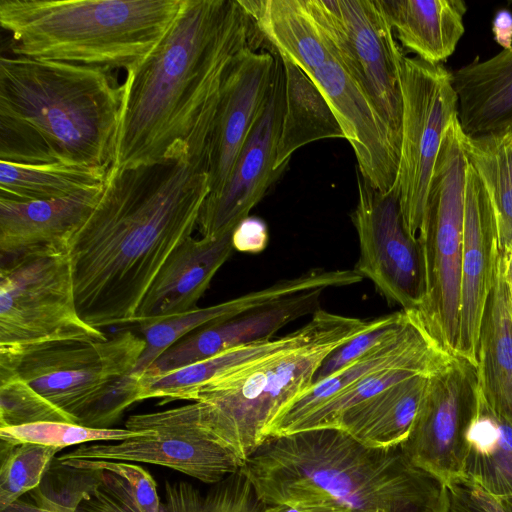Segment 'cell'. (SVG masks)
Segmentation results:
<instances>
[{"instance_id":"cell-42","label":"cell","mask_w":512,"mask_h":512,"mask_svg":"<svg viewBox=\"0 0 512 512\" xmlns=\"http://www.w3.org/2000/svg\"><path fill=\"white\" fill-rule=\"evenodd\" d=\"M466 506L471 512H509L506 506L477 485L465 481Z\"/></svg>"},{"instance_id":"cell-6","label":"cell","mask_w":512,"mask_h":512,"mask_svg":"<svg viewBox=\"0 0 512 512\" xmlns=\"http://www.w3.org/2000/svg\"><path fill=\"white\" fill-rule=\"evenodd\" d=\"M183 0H0L16 56L127 71L174 21Z\"/></svg>"},{"instance_id":"cell-38","label":"cell","mask_w":512,"mask_h":512,"mask_svg":"<svg viewBox=\"0 0 512 512\" xmlns=\"http://www.w3.org/2000/svg\"><path fill=\"white\" fill-rule=\"evenodd\" d=\"M411 311L400 310L374 319L373 324L333 350L318 368L313 384L353 363L399 333L409 322ZM312 384V385H313Z\"/></svg>"},{"instance_id":"cell-18","label":"cell","mask_w":512,"mask_h":512,"mask_svg":"<svg viewBox=\"0 0 512 512\" xmlns=\"http://www.w3.org/2000/svg\"><path fill=\"white\" fill-rule=\"evenodd\" d=\"M145 436L116 444L80 445L57 458L141 462L169 467L204 483L216 484L243 463L228 449L197 435L172 429H150Z\"/></svg>"},{"instance_id":"cell-3","label":"cell","mask_w":512,"mask_h":512,"mask_svg":"<svg viewBox=\"0 0 512 512\" xmlns=\"http://www.w3.org/2000/svg\"><path fill=\"white\" fill-rule=\"evenodd\" d=\"M242 470L263 506L298 512H449L450 489L401 444L367 446L338 429L267 438Z\"/></svg>"},{"instance_id":"cell-34","label":"cell","mask_w":512,"mask_h":512,"mask_svg":"<svg viewBox=\"0 0 512 512\" xmlns=\"http://www.w3.org/2000/svg\"><path fill=\"white\" fill-rule=\"evenodd\" d=\"M206 494L185 482L165 483L161 512H261L247 476L240 468Z\"/></svg>"},{"instance_id":"cell-30","label":"cell","mask_w":512,"mask_h":512,"mask_svg":"<svg viewBox=\"0 0 512 512\" xmlns=\"http://www.w3.org/2000/svg\"><path fill=\"white\" fill-rule=\"evenodd\" d=\"M279 57L284 73V107L275 167L285 169L299 148L321 139L345 136L319 88L293 62Z\"/></svg>"},{"instance_id":"cell-45","label":"cell","mask_w":512,"mask_h":512,"mask_svg":"<svg viewBox=\"0 0 512 512\" xmlns=\"http://www.w3.org/2000/svg\"><path fill=\"white\" fill-rule=\"evenodd\" d=\"M261 512H265L264 507H263V510Z\"/></svg>"},{"instance_id":"cell-17","label":"cell","mask_w":512,"mask_h":512,"mask_svg":"<svg viewBox=\"0 0 512 512\" xmlns=\"http://www.w3.org/2000/svg\"><path fill=\"white\" fill-rule=\"evenodd\" d=\"M499 254L497 224L489 194L468 164L456 356L475 367L481 321L494 285Z\"/></svg>"},{"instance_id":"cell-1","label":"cell","mask_w":512,"mask_h":512,"mask_svg":"<svg viewBox=\"0 0 512 512\" xmlns=\"http://www.w3.org/2000/svg\"><path fill=\"white\" fill-rule=\"evenodd\" d=\"M210 144L131 168H109L102 194L69 241L76 307L88 325L134 323L169 255L197 227L210 194Z\"/></svg>"},{"instance_id":"cell-10","label":"cell","mask_w":512,"mask_h":512,"mask_svg":"<svg viewBox=\"0 0 512 512\" xmlns=\"http://www.w3.org/2000/svg\"><path fill=\"white\" fill-rule=\"evenodd\" d=\"M106 339L78 313L68 250L45 247L1 258L0 348Z\"/></svg>"},{"instance_id":"cell-14","label":"cell","mask_w":512,"mask_h":512,"mask_svg":"<svg viewBox=\"0 0 512 512\" xmlns=\"http://www.w3.org/2000/svg\"><path fill=\"white\" fill-rule=\"evenodd\" d=\"M476 367L457 357L432 376L401 447L408 459L450 490L460 485L465 428L476 405Z\"/></svg>"},{"instance_id":"cell-19","label":"cell","mask_w":512,"mask_h":512,"mask_svg":"<svg viewBox=\"0 0 512 512\" xmlns=\"http://www.w3.org/2000/svg\"><path fill=\"white\" fill-rule=\"evenodd\" d=\"M324 291L320 288L299 292L225 322L201 328L172 345L143 375L168 373L231 348L274 338L275 333L288 323L318 310Z\"/></svg>"},{"instance_id":"cell-29","label":"cell","mask_w":512,"mask_h":512,"mask_svg":"<svg viewBox=\"0 0 512 512\" xmlns=\"http://www.w3.org/2000/svg\"><path fill=\"white\" fill-rule=\"evenodd\" d=\"M430 377L400 381L346 411L333 429L371 447H393L408 437Z\"/></svg>"},{"instance_id":"cell-4","label":"cell","mask_w":512,"mask_h":512,"mask_svg":"<svg viewBox=\"0 0 512 512\" xmlns=\"http://www.w3.org/2000/svg\"><path fill=\"white\" fill-rule=\"evenodd\" d=\"M104 67L0 58V161L110 168L123 85Z\"/></svg>"},{"instance_id":"cell-26","label":"cell","mask_w":512,"mask_h":512,"mask_svg":"<svg viewBox=\"0 0 512 512\" xmlns=\"http://www.w3.org/2000/svg\"><path fill=\"white\" fill-rule=\"evenodd\" d=\"M402 46L438 65L455 51L465 32L462 0H379Z\"/></svg>"},{"instance_id":"cell-36","label":"cell","mask_w":512,"mask_h":512,"mask_svg":"<svg viewBox=\"0 0 512 512\" xmlns=\"http://www.w3.org/2000/svg\"><path fill=\"white\" fill-rule=\"evenodd\" d=\"M150 432V430L94 428L67 422H39L0 428V439L8 444L34 443L62 449L92 441H124L148 435Z\"/></svg>"},{"instance_id":"cell-39","label":"cell","mask_w":512,"mask_h":512,"mask_svg":"<svg viewBox=\"0 0 512 512\" xmlns=\"http://www.w3.org/2000/svg\"><path fill=\"white\" fill-rule=\"evenodd\" d=\"M59 462L74 468L113 472L128 482L143 512H161L156 483L153 477L141 466L122 461L100 459H67Z\"/></svg>"},{"instance_id":"cell-12","label":"cell","mask_w":512,"mask_h":512,"mask_svg":"<svg viewBox=\"0 0 512 512\" xmlns=\"http://www.w3.org/2000/svg\"><path fill=\"white\" fill-rule=\"evenodd\" d=\"M341 59L358 78L395 145L401 144L403 57L379 0H306Z\"/></svg>"},{"instance_id":"cell-7","label":"cell","mask_w":512,"mask_h":512,"mask_svg":"<svg viewBox=\"0 0 512 512\" xmlns=\"http://www.w3.org/2000/svg\"><path fill=\"white\" fill-rule=\"evenodd\" d=\"M254 35L298 66L319 88L375 189L396 183L400 151L358 78L348 69L305 0H238Z\"/></svg>"},{"instance_id":"cell-9","label":"cell","mask_w":512,"mask_h":512,"mask_svg":"<svg viewBox=\"0 0 512 512\" xmlns=\"http://www.w3.org/2000/svg\"><path fill=\"white\" fill-rule=\"evenodd\" d=\"M460 134L456 116L443 136L417 235L425 294L416 313L428 332L455 356L468 167Z\"/></svg>"},{"instance_id":"cell-32","label":"cell","mask_w":512,"mask_h":512,"mask_svg":"<svg viewBox=\"0 0 512 512\" xmlns=\"http://www.w3.org/2000/svg\"><path fill=\"white\" fill-rule=\"evenodd\" d=\"M460 139L468 164L489 194L502 253L512 247V132L471 137L461 130Z\"/></svg>"},{"instance_id":"cell-33","label":"cell","mask_w":512,"mask_h":512,"mask_svg":"<svg viewBox=\"0 0 512 512\" xmlns=\"http://www.w3.org/2000/svg\"><path fill=\"white\" fill-rule=\"evenodd\" d=\"M456 358L452 361H413L372 372L302 417L284 435L314 429H333L338 419L354 406L410 377H432L449 368Z\"/></svg>"},{"instance_id":"cell-22","label":"cell","mask_w":512,"mask_h":512,"mask_svg":"<svg viewBox=\"0 0 512 512\" xmlns=\"http://www.w3.org/2000/svg\"><path fill=\"white\" fill-rule=\"evenodd\" d=\"M332 285L333 275L330 271L315 269L216 305L143 323L139 326L144 335L145 348L128 375V382L136 390V382L146 370L166 350L191 332L225 322L290 295L320 288L328 289Z\"/></svg>"},{"instance_id":"cell-13","label":"cell","mask_w":512,"mask_h":512,"mask_svg":"<svg viewBox=\"0 0 512 512\" xmlns=\"http://www.w3.org/2000/svg\"><path fill=\"white\" fill-rule=\"evenodd\" d=\"M358 201L352 222L359 240L354 270L404 311H418L425 294L421 245L404 224L395 186L387 193L370 185L357 171Z\"/></svg>"},{"instance_id":"cell-37","label":"cell","mask_w":512,"mask_h":512,"mask_svg":"<svg viewBox=\"0 0 512 512\" xmlns=\"http://www.w3.org/2000/svg\"><path fill=\"white\" fill-rule=\"evenodd\" d=\"M77 419L64 412L16 375H0V428Z\"/></svg>"},{"instance_id":"cell-28","label":"cell","mask_w":512,"mask_h":512,"mask_svg":"<svg viewBox=\"0 0 512 512\" xmlns=\"http://www.w3.org/2000/svg\"><path fill=\"white\" fill-rule=\"evenodd\" d=\"M476 371L482 396L512 425V320L500 254L481 321Z\"/></svg>"},{"instance_id":"cell-20","label":"cell","mask_w":512,"mask_h":512,"mask_svg":"<svg viewBox=\"0 0 512 512\" xmlns=\"http://www.w3.org/2000/svg\"><path fill=\"white\" fill-rule=\"evenodd\" d=\"M455 358L428 332L416 311H411L409 322L399 333L328 378L313 384L284 407L267 426L264 441L286 434L302 417L372 372L407 362L452 361Z\"/></svg>"},{"instance_id":"cell-16","label":"cell","mask_w":512,"mask_h":512,"mask_svg":"<svg viewBox=\"0 0 512 512\" xmlns=\"http://www.w3.org/2000/svg\"><path fill=\"white\" fill-rule=\"evenodd\" d=\"M276 54L258 52L250 42L225 74L210 140V194L224 186L264 107L275 76Z\"/></svg>"},{"instance_id":"cell-27","label":"cell","mask_w":512,"mask_h":512,"mask_svg":"<svg viewBox=\"0 0 512 512\" xmlns=\"http://www.w3.org/2000/svg\"><path fill=\"white\" fill-rule=\"evenodd\" d=\"M462 477V482L512 506V425L491 408L480 390L464 431Z\"/></svg>"},{"instance_id":"cell-2","label":"cell","mask_w":512,"mask_h":512,"mask_svg":"<svg viewBox=\"0 0 512 512\" xmlns=\"http://www.w3.org/2000/svg\"><path fill=\"white\" fill-rule=\"evenodd\" d=\"M252 32L238 0H183L160 41L126 71L111 168L156 163L209 144L225 74Z\"/></svg>"},{"instance_id":"cell-44","label":"cell","mask_w":512,"mask_h":512,"mask_svg":"<svg viewBox=\"0 0 512 512\" xmlns=\"http://www.w3.org/2000/svg\"><path fill=\"white\" fill-rule=\"evenodd\" d=\"M0 512H56L45 507H42L38 504H29L17 499L9 506L0 510Z\"/></svg>"},{"instance_id":"cell-24","label":"cell","mask_w":512,"mask_h":512,"mask_svg":"<svg viewBox=\"0 0 512 512\" xmlns=\"http://www.w3.org/2000/svg\"><path fill=\"white\" fill-rule=\"evenodd\" d=\"M103 188L45 201L0 198L1 258L45 247L68 250L70 239L91 214Z\"/></svg>"},{"instance_id":"cell-41","label":"cell","mask_w":512,"mask_h":512,"mask_svg":"<svg viewBox=\"0 0 512 512\" xmlns=\"http://www.w3.org/2000/svg\"><path fill=\"white\" fill-rule=\"evenodd\" d=\"M268 242V230L265 223L255 217H247L233 231V247L246 253L262 251Z\"/></svg>"},{"instance_id":"cell-8","label":"cell","mask_w":512,"mask_h":512,"mask_svg":"<svg viewBox=\"0 0 512 512\" xmlns=\"http://www.w3.org/2000/svg\"><path fill=\"white\" fill-rule=\"evenodd\" d=\"M144 348L132 331L102 341L0 348V375L20 377L80 425L108 428L127 408L121 382Z\"/></svg>"},{"instance_id":"cell-23","label":"cell","mask_w":512,"mask_h":512,"mask_svg":"<svg viewBox=\"0 0 512 512\" xmlns=\"http://www.w3.org/2000/svg\"><path fill=\"white\" fill-rule=\"evenodd\" d=\"M338 317V314L319 308L308 323L286 335L231 348L168 373L143 375L136 382V400L190 401L195 390L205 383L280 351L305 344L326 331Z\"/></svg>"},{"instance_id":"cell-35","label":"cell","mask_w":512,"mask_h":512,"mask_svg":"<svg viewBox=\"0 0 512 512\" xmlns=\"http://www.w3.org/2000/svg\"><path fill=\"white\" fill-rule=\"evenodd\" d=\"M61 448L1 441L0 510L39 486Z\"/></svg>"},{"instance_id":"cell-5","label":"cell","mask_w":512,"mask_h":512,"mask_svg":"<svg viewBox=\"0 0 512 512\" xmlns=\"http://www.w3.org/2000/svg\"><path fill=\"white\" fill-rule=\"evenodd\" d=\"M373 322L339 315L315 339L200 386L192 394L191 404L151 413L150 424L202 437L244 463L264 442L271 421L312 386L328 354Z\"/></svg>"},{"instance_id":"cell-15","label":"cell","mask_w":512,"mask_h":512,"mask_svg":"<svg viewBox=\"0 0 512 512\" xmlns=\"http://www.w3.org/2000/svg\"><path fill=\"white\" fill-rule=\"evenodd\" d=\"M275 54V76L268 99L223 188L208 196L201 209L197 223L201 237L218 239L232 234L284 171L275 167L284 107L283 67Z\"/></svg>"},{"instance_id":"cell-43","label":"cell","mask_w":512,"mask_h":512,"mask_svg":"<svg viewBox=\"0 0 512 512\" xmlns=\"http://www.w3.org/2000/svg\"><path fill=\"white\" fill-rule=\"evenodd\" d=\"M500 262L507 290V301L512 320V247L500 253Z\"/></svg>"},{"instance_id":"cell-31","label":"cell","mask_w":512,"mask_h":512,"mask_svg":"<svg viewBox=\"0 0 512 512\" xmlns=\"http://www.w3.org/2000/svg\"><path fill=\"white\" fill-rule=\"evenodd\" d=\"M108 169L65 163L27 165L0 161V198L45 201L102 188Z\"/></svg>"},{"instance_id":"cell-40","label":"cell","mask_w":512,"mask_h":512,"mask_svg":"<svg viewBox=\"0 0 512 512\" xmlns=\"http://www.w3.org/2000/svg\"><path fill=\"white\" fill-rule=\"evenodd\" d=\"M99 471V480L75 512H143L125 479L110 471Z\"/></svg>"},{"instance_id":"cell-21","label":"cell","mask_w":512,"mask_h":512,"mask_svg":"<svg viewBox=\"0 0 512 512\" xmlns=\"http://www.w3.org/2000/svg\"><path fill=\"white\" fill-rule=\"evenodd\" d=\"M232 234L218 239L186 238L151 282L134 323L141 325L197 309L199 299L234 249Z\"/></svg>"},{"instance_id":"cell-25","label":"cell","mask_w":512,"mask_h":512,"mask_svg":"<svg viewBox=\"0 0 512 512\" xmlns=\"http://www.w3.org/2000/svg\"><path fill=\"white\" fill-rule=\"evenodd\" d=\"M451 76L465 135L512 132V43L487 60L476 57Z\"/></svg>"},{"instance_id":"cell-11","label":"cell","mask_w":512,"mask_h":512,"mask_svg":"<svg viewBox=\"0 0 512 512\" xmlns=\"http://www.w3.org/2000/svg\"><path fill=\"white\" fill-rule=\"evenodd\" d=\"M402 131L395 188L404 224L417 237L444 133L458 116L451 71L403 55L399 65Z\"/></svg>"}]
</instances>
